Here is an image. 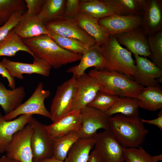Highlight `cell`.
Listing matches in <instances>:
<instances>
[{
  "instance_id": "d4e9b609",
  "label": "cell",
  "mask_w": 162,
  "mask_h": 162,
  "mask_svg": "<svg viewBox=\"0 0 162 162\" xmlns=\"http://www.w3.org/2000/svg\"><path fill=\"white\" fill-rule=\"evenodd\" d=\"M139 107L155 111L162 108V89L158 85L144 87L138 96Z\"/></svg>"
},
{
  "instance_id": "83f0119b",
  "label": "cell",
  "mask_w": 162,
  "mask_h": 162,
  "mask_svg": "<svg viewBox=\"0 0 162 162\" xmlns=\"http://www.w3.org/2000/svg\"><path fill=\"white\" fill-rule=\"evenodd\" d=\"M139 105L135 98L118 97L112 106L106 112L109 116L118 114L127 116H138Z\"/></svg>"
},
{
  "instance_id": "cb8c5ba5",
  "label": "cell",
  "mask_w": 162,
  "mask_h": 162,
  "mask_svg": "<svg viewBox=\"0 0 162 162\" xmlns=\"http://www.w3.org/2000/svg\"><path fill=\"white\" fill-rule=\"evenodd\" d=\"M25 96V89L23 86L13 89H8L0 81V106L5 115L17 109L22 104Z\"/></svg>"
},
{
  "instance_id": "9a60e30c",
  "label": "cell",
  "mask_w": 162,
  "mask_h": 162,
  "mask_svg": "<svg viewBox=\"0 0 162 162\" xmlns=\"http://www.w3.org/2000/svg\"><path fill=\"white\" fill-rule=\"evenodd\" d=\"M118 0H80V12L98 20L114 14L121 15Z\"/></svg>"
},
{
  "instance_id": "4fadbf2b",
  "label": "cell",
  "mask_w": 162,
  "mask_h": 162,
  "mask_svg": "<svg viewBox=\"0 0 162 162\" xmlns=\"http://www.w3.org/2000/svg\"><path fill=\"white\" fill-rule=\"evenodd\" d=\"M33 58L32 63L14 62L6 58H3L1 62L14 78L23 80L25 74H36L46 77L49 76L51 67L44 60L36 57Z\"/></svg>"
},
{
  "instance_id": "8d00e7d4",
  "label": "cell",
  "mask_w": 162,
  "mask_h": 162,
  "mask_svg": "<svg viewBox=\"0 0 162 162\" xmlns=\"http://www.w3.org/2000/svg\"><path fill=\"white\" fill-rule=\"evenodd\" d=\"M24 10H20L13 14L9 20L0 26V41L4 38L13 29L23 17Z\"/></svg>"
},
{
  "instance_id": "e0dca14e",
  "label": "cell",
  "mask_w": 162,
  "mask_h": 162,
  "mask_svg": "<svg viewBox=\"0 0 162 162\" xmlns=\"http://www.w3.org/2000/svg\"><path fill=\"white\" fill-rule=\"evenodd\" d=\"M115 36L118 42L125 46L134 55L151 58L147 36L140 27Z\"/></svg>"
},
{
  "instance_id": "f35d334b",
  "label": "cell",
  "mask_w": 162,
  "mask_h": 162,
  "mask_svg": "<svg viewBox=\"0 0 162 162\" xmlns=\"http://www.w3.org/2000/svg\"><path fill=\"white\" fill-rule=\"evenodd\" d=\"M45 0H25L28 8L27 14L38 16L40 12Z\"/></svg>"
},
{
  "instance_id": "8992f818",
  "label": "cell",
  "mask_w": 162,
  "mask_h": 162,
  "mask_svg": "<svg viewBox=\"0 0 162 162\" xmlns=\"http://www.w3.org/2000/svg\"><path fill=\"white\" fill-rule=\"evenodd\" d=\"M51 94L50 90L44 88L42 82L38 83L31 96L25 102L10 113L3 116L6 121L12 120L17 116L22 115L38 114L52 118L50 111L46 109L44 101Z\"/></svg>"
},
{
  "instance_id": "f546056e",
  "label": "cell",
  "mask_w": 162,
  "mask_h": 162,
  "mask_svg": "<svg viewBox=\"0 0 162 162\" xmlns=\"http://www.w3.org/2000/svg\"><path fill=\"white\" fill-rule=\"evenodd\" d=\"M80 136L77 132H73L60 138L52 140V158L64 161L68 153Z\"/></svg>"
},
{
  "instance_id": "52a82bcc",
  "label": "cell",
  "mask_w": 162,
  "mask_h": 162,
  "mask_svg": "<svg viewBox=\"0 0 162 162\" xmlns=\"http://www.w3.org/2000/svg\"><path fill=\"white\" fill-rule=\"evenodd\" d=\"M94 137V148L101 162H125L123 147L109 130L97 133Z\"/></svg>"
},
{
  "instance_id": "d590c367",
  "label": "cell",
  "mask_w": 162,
  "mask_h": 162,
  "mask_svg": "<svg viewBox=\"0 0 162 162\" xmlns=\"http://www.w3.org/2000/svg\"><path fill=\"white\" fill-rule=\"evenodd\" d=\"M122 7V15H143L146 0H118Z\"/></svg>"
},
{
  "instance_id": "5b68a950",
  "label": "cell",
  "mask_w": 162,
  "mask_h": 162,
  "mask_svg": "<svg viewBox=\"0 0 162 162\" xmlns=\"http://www.w3.org/2000/svg\"><path fill=\"white\" fill-rule=\"evenodd\" d=\"M76 78L72 76L57 87L50 108L51 120L53 123L71 111L76 94Z\"/></svg>"
},
{
  "instance_id": "6da1fadb",
  "label": "cell",
  "mask_w": 162,
  "mask_h": 162,
  "mask_svg": "<svg viewBox=\"0 0 162 162\" xmlns=\"http://www.w3.org/2000/svg\"><path fill=\"white\" fill-rule=\"evenodd\" d=\"M22 40L35 57L44 60L55 69L80 61L82 56L62 48L48 34Z\"/></svg>"
},
{
  "instance_id": "bcb514c9",
  "label": "cell",
  "mask_w": 162,
  "mask_h": 162,
  "mask_svg": "<svg viewBox=\"0 0 162 162\" xmlns=\"http://www.w3.org/2000/svg\"><path fill=\"white\" fill-rule=\"evenodd\" d=\"M125 162H127V161H125Z\"/></svg>"
},
{
  "instance_id": "d6986e66",
  "label": "cell",
  "mask_w": 162,
  "mask_h": 162,
  "mask_svg": "<svg viewBox=\"0 0 162 162\" xmlns=\"http://www.w3.org/2000/svg\"><path fill=\"white\" fill-rule=\"evenodd\" d=\"M140 27L147 36L162 30L161 1L146 0Z\"/></svg>"
},
{
  "instance_id": "7bdbcfd3",
  "label": "cell",
  "mask_w": 162,
  "mask_h": 162,
  "mask_svg": "<svg viewBox=\"0 0 162 162\" xmlns=\"http://www.w3.org/2000/svg\"><path fill=\"white\" fill-rule=\"evenodd\" d=\"M0 162H21L6 155H4L0 158Z\"/></svg>"
},
{
  "instance_id": "4dcf8cb0",
  "label": "cell",
  "mask_w": 162,
  "mask_h": 162,
  "mask_svg": "<svg viewBox=\"0 0 162 162\" xmlns=\"http://www.w3.org/2000/svg\"><path fill=\"white\" fill-rule=\"evenodd\" d=\"M48 32L49 36L59 46L73 53L82 55L90 47L77 40L58 35L49 31Z\"/></svg>"
},
{
  "instance_id": "5bb4252c",
  "label": "cell",
  "mask_w": 162,
  "mask_h": 162,
  "mask_svg": "<svg viewBox=\"0 0 162 162\" xmlns=\"http://www.w3.org/2000/svg\"><path fill=\"white\" fill-rule=\"evenodd\" d=\"M142 18L135 15L114 14L99 19L98 22L110 37L140 27Z\"/></svg>"
},
{
  "instance_id": "3957f363",
  "label": "cell",
  "mask_w": 162,
  "mask_h": 162,
  "mask_svg": "<svg viewBox=\"0 0 162 162\" xmlns=\"http://www.w3.org/2000/svg\"><path fill=\"white\" fill-rule=\"evenodd\" d=\"M88 73L98 81L100 91L112 95L137 99L144 87L126 75L117 72L94 68Z\"/></svg>"
},
{
  "instance_id": "f1b7e54d",
  "label": "cell",
  "mask_w": 162,
  "mask_h": 162,
  "mask_svg": "<svg viewBox=\"0 0 162 162\" xmlns=\"http://www.w3.org/2000/svg\"><path fill=\"white\" fill-rule=\"evenodd\" d=\"M65 0H45L38 17L45 26L47 23L63 16Z\"/></svg>"
},
{
  "instance_id": "8fae6325",
  "label": "cell",
  "mask_w": 162,
  "mask_h": 162,
  "mask_svg": "<svg viewBox=\"0 0 162 162\" xmlns=\"http://www.w3.org/2000/svg\"><path fill=\"white\" fill-rule=\"evenodd\" d=\"M47 30L61 36L77 40L89 46L96 41L75 22L74 19L62 16L45 25Z\"/></svg>"
},
{
  "instance_id": "2e32d148",
  "label": "cell",
  "mask_w": 162,
  "mask_h": 162,
  "mask_svg": "<svg viewBox=\"0 0 162 162\" xmlns=\"http://www.w3.org/2000/svg\"><path fill=\"white\" fill-rule=\"evenodd\" d=\"M134 56L136 61V68L133 80L143 87L157 85V79L162 77V69L146 57Z\"/></svg>"
},
{
  "instance_id": "603a6c76",
  "label": "cell",
  "mask_w": 162,
  "mask_h": 162,
  "mask_svg": "<svg viewBox=\"0 0 162 162\" xmlns=\"http://www.w3.org/2000/svg\"><path fill=\"white\" fill-rule=\"evenodd\" d=\"M74 20L79 26L94 39L98 45L101 46L108 41L110 36L98 23V19L79 12Z\"/></svg>"
},
{
  "instance_id": "836d02e7",
  "label": "cell",
  "mask_w": 162,
  "mask_h": 162,
  "mask_svg": "<svg viewBox=\"0 0 162 162\" xmlns=\"http://www.w3.org/2000/svg\"><path fill=\"white\" fill-rule=\"evenodd\" d=\"M24 2L22 0H0V19L4 24L15 12L25 10Z\"/></svg>"
},
{
  "instance_id": "ac0fdd59",
  "label": "cell",
  "mask_w": 162,
  "mask_h": 162,
  "mask_svg": "<svg viewBox=\"0 0 162 162\" xmlns=\"http://www.w3.org/2000/svg\"><path fill=\"white\" fill-rule=\"evenodd\" d=\"M80 110H74L51 124L46 125L52 140L60 138L73 132L78 133L81 123Z\"/></svg>"
},
{
  "instance_id": "b9f144b4",
  "label": "cell",
  "mask_w": 162,
  "mask_h": 162,
  "mask_svg": "<svg viewBox=\"0 0 162 162\" xmlns=\"http://www.w3.org/2000/svg\"><path fill=\"white\" fill-rule=\"evenodd\" d=\"M87 162H101L94 148L90 152Z\"/></svg>"
},
{
  "instance_id": "74e56055",
  "label": "cell",
  "mask_w": 162,
  "mask_h": 162,
  "mask_svg": "<svg viewBox=\"0 0 162 162\" xmlns=\"http://www.w3.org/2000/svg\"><path fill=\"white\" fill-rule=\"evenodd\" d=\"M80 0L66 1L63 16L74 19L80 12Z\"/></svg>"
},
{
  "instance_id": "e575fe53",
  "label": "cell",
  "mask_w": 162,
  "mask_h": 162,
  "mask_svg": "<svg viewBox=\"0 0 162 162\" xmlns=\"http://www.w3.org/2000/svg\"><path fill=\"white\" fill-rule=\"evenodd\" d=\"M118 97L99 91L87 106L106 112L112 106Z\"/></svg>"
},
{
  "instance_id": "30bf717a",
  "label": "cell",
  "mask_w": 162,
  "mask_h": 162,
  "mask_svg": "<svg viewBox=\"0 0 162 162\" xmlns=\"http://www.w3.org/2000/svg\"><path fill=\"white\" fill-rule=\"evenodd\" d=\"M28 123L33 129L31 141L33 162L52 157V140L48 134L46 125L33 117Z\"/></svg>"
},
{
  "instance_id": "ffe728a7",
  "label": "cell",
  "mask_w": 162,
  "mask_h": 162,
  "mask_svg": "<svg viewBox=\"0 0 162 162\" xmlns=\"http://www.w3.org/2000/svg\"><path fill=\"white\" fill-rule=\"evenodd\" d=\"M79 64L71 67L66 72L71 73L76 78L83 74L88 68L93 67L98 70L105 68V60L101 46L96 44L89 47L82 55Z\"/></svg>"
},
{
  "instance_id": "f6af8a7d",
  "label": "cell",
  "mask_w": 162,
  "mask_h": 162,
  "mask_svg": "<svg viewBox=\"0 0 162 162\" xmlns=\"http://www.w3.org/2000/svg\"><path fill=\"white\" fill-rule=\"evenodd\" d=\"M3 24L4 23L2 21L1 19H0V26H2Z\"/></svg>"
},
{
  "instance_id": "44dd1931",
  "label": "cell",
  "mask_w": 162,
  "mask_h": 162,
  "mask_svg": "<svg viewBox=\"0 0 162 162\" xmlns=\"http://www.w3.org/2000/svg\"><path fill=\"white\" fill-rule=\"evenodd\" d=\"M32 116L22 115L14 120L7 121L0 112V153L6 152L14 134L28 123Z\"/></svg>"
},
{
  "instance_id": "9c48e42d",
  "label": "cell",
  "mask_w": 162,
  "mask_h": 162,
  "mask_svg": "<svg viewBox=\"0 0 162 162\" xmlns=\"http://www.w3.org/2000/svg\"><path fill=\"white\" fill-rule=\"evenodd\" d=\"M80 112L81 123L78 133L81 138H93L99 129L109 130L110 116L106 112L88 106L82 109Z\"/></svg>"
},
{
  "instance_id": "1f68e13d",
  "label": "cell",
  "mask_w": 162,
  "mask_h": 162,
  "mask_svg": "<svg viewBox=\"0 0 162 162\" xmlns=\"http://www.w3.org/2000/svg\"><path fill=\"white\" fill-rule=\"evenodd\" d=\"M127 162H158L162 160L161 154L152 156L141 146L136 148L123 147Z\"/></svg>"
},
{
  "instance_id": "ee69618b",
  "label": "cell",
  "mask_w": 162,
  "mask_h": 162,
  "mask_svg": "<svg viewBox=\"0 0 162 162\" xmlns=\"http://www.w3.org/2000/svg\"><path fill=\"white\" fill-rule=\"evenodd\" d=\"M37 162H64V161L60 160L51 157L41 160Z\"/></svg>"
},
{
  "instance_id": "d6a6232c",
  "label": "cell",
  "mask_w": 162,
  "mask_h": 162,
  "mask_svg": "<svg viewBox=\"0 0 162 162\" xmlns=\"http://www.w3.org/2000/svg\"><path fill=\"white\" fill-rule=\"evenodd\" d=\"M147 37L152 62L162 69V30Z\"/></svg>"
},
{
  "instance_id": "ba28073f",
  "label": "cell",
  "mask_w": 162,
  "mask_h": 162,
  "mask_svg": "<svg viewBox=\"0 0 162 162\" xmlns=\"http://www.w3.org/2000/svg\"><path fill=\"white\" fill-rule=\"evenodd\" d=\"M33 129L29 123L15 133L6 151V156L21 162H33L31 141Z\"/></svg>"
},
{
  "instance_id": "60d3db41",
  "label": "cell",
  "mask_w": 162,
  "mask_h": 162,
  "mask_svg": "<svg viewBox=\"0 0 162 162\" xmlns=\"http://www.w3.org/2000/svg\"><path fill=\"white\" fill-rule=\"evenodd\" d=\"M141 121L143 123L152 124L157 127L159 129L162 130V110L160 109L158 114V117L155 119L151 120H146L141 119Z\"/></svg>"
},
{
  "instance_id": "ab89813d",
  "label": "cell",
  "mask_w": 162,
  "mask_h": 162,
  "mask_svg": "<svg viewBox=\"0 0 162 162\" xmlns=\"http://www.w3.org/2000/svg\"><path fill=\"white\" fill-rule=\"evenodd\" d=\"M0 75L2 77L7 79L8 83V86L10 89H14L16 88V84L14 78L10 75L1 62H0Z\"/></svg>"
},
{
  "instance_id": "277c9868",
  "label": "cell",
  "mask_w": 162,
  "mask_h": 162,
  "mask_svg": "<svg viewBox=\"0 0 162 162\" xmlns=\"http://www.w3.org/2000/svg\"><path fill=\"white\" fill-rule=\"evenodd\" d=\"M100 46L105 60L104 69L121 73L133 80L136 67L131 52L121 46L115 36H110Z\"/></svg>"
},
{
  "instance_id": "484cf974",
  "label": "cell",
  "mask_w": 162,
  "mask_h": 162,
  "mask_svg": "<svg viewBox=\"0 0 162 162\" xmlns=\"http://www.w3.org/2000/svg\"><path fill=\"white\" fill-rule=\"evenodd\" d=\"M95 142L94 137L80 138L69 151L64 162H87Z\"/></svg>"
},
{
  "instance_id": "4316f807",
  "label": "cell",
  "mask_w": 162,
  "mask_h": 162,
  "mask_svg": "<svg viewBox=\"0 0 162 162\" xmlns=\"http://www.w3.org/2000/svg\"><path fill=\"white\" fill-rule=\"evenodd\" d=\"M19 51L26 52L33 57H35L33 52L24 44L22 39L15 33L13 29L0 41V57L13 56Z\"/></svg>"
},
{
  "instance_id": "7a4b0ae2",
  "label": "cell",
  "mask_w": 162,
  "mask_h": 162,
  "mask_svg": "<svg viewBox=\"0 0 162 162\" xmlns=\"http://www.w3.org/2000/svg\"><path fill=\"white\" fill-rule=\"evenodd\" d=\"M108 122L109 130L124 148L140 146L149 132L139 116L116 114L110 116Z\"/></svg>"
},
{
  "instance_id": "7c38bea8",
  "label": "cell",
  "mask_w": 162,
  "mask_h": 162,
  "mask_svg": "<svg viewBox=\"0 0 162 162\" xmlns=\"http://www.w3.org/2000/svg\"><path fill=\"white\" fill-rule=\"evenodd\" d=\"M76 79V92L71 111L80 110L92 101L100 91L99 85L93 76L85 72Z\"/></svg>"
},
{
  "instance_id": "7402d4cb",
  "label": "cell",
  "mask_w": 162,
  "mask_h": 162,
  "mask_svg": "<svg viewBox=\"0 0 162 162\" xmlns=\"http://www.w3.org/2000/svg\"><path fill=\"white\" fill-rule=\"evenodd\" d=\"M13 30L22 39L48 34L45 26L38 16L28 15L26 12Z\"/></svg>"
}]
</instances>
